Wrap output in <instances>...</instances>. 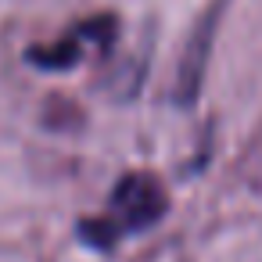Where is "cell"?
<instances>
[{
	"instance_id": "cell-1",
	"label": "cell",
	"mask_w": 262,
	"mask_h": 262,
	"mask_svg": "<svg viewBox=\"0 0 262 262\" xmlns=\"http://www.w3.org/2000/svg\"><path fill=\"white\" fill-rule=\"evenodd\" d=\"M169 201L165 190L155 176L147 172H129L115 183L112 198H108V212L101 219H86L79 226V241L94 244V248H112L122 233H137V230H151L162 215H165Z\"/></svg>"
}]
</instances>
